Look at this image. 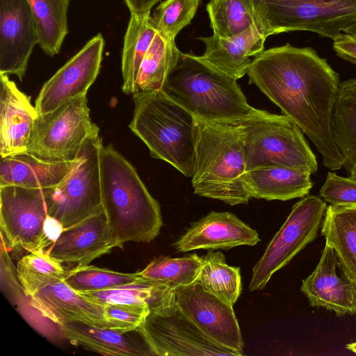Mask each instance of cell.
<instances>
[{
	"mask_svg": "<svg viewBox=\"0 0 356 356\" xmlns=\"http://www.w3.org/2000/svg\"><path fill=\"white\" fill-rule=\"evenodd\" d=\"M74 160H49L28 152L1 157L0 186L53 188L65 178Z\"/></svg>",
	"mask_w": 356,
	"mask_h": 356,
	"instance_id": "cell-23",
	"label": "cell"
},
{
	"mask_svg": "<svg viewBox=\"0 0 356 356\" xmlns=\"http://www.w3.org/2000/svg\"><path fill=\"white\" fill-rule=\"evenodd\" d=\"M165 286L140 279L138 281L103 290L79 292L89 300L104 305L107 304H157L172 293Z\"/></svg>",
	"mask_w": 356,
	"mask_h": 356,
	"instance_id": "cell-33",
	"label": "cell"
},
{
	"mask_svg": "<svg viewBox=\"0 0 356 356\" xmlns=\"http://www.w3.org/2000/svg\"><path fill=\"white\" fill-rule=\"evenodd\" d=\"M321 234L334 250L346 280L356 286V206H328Z\"/></svg>",
	"mask_w": 356,
	"mask_h": 356,
	"instance_id": "cell-25",
	"label": "cell"
},
{
	"mask_svg": "<svg viewBox=\"0 0 356 356\" xmlns=\"http://www.w3.org/2000/svg\"><path fill=\"white\" fill-rule=\"evenodd\" d=\"M180 54L174 39L156 32L140 65L134 92L162 90Z\"/></svg>",
	"mask_w": 356,
	"mask_h": 356,
	"instance_id": "cell-28",
	"label": "cell"
},
{
	"mask_svg": "<svg viewBox=\"0 0 356 356\" xmlns=\"http://www.w3.org/2000/svg\"><path fill=\"white\" fill-rule=\"evenodd\" d=\"M260 238L256 230L228 211H211L193 222L174 243L178 252L191 250H228L254 246Z\"/></svg>",
	"mask_w": 356,
	"mask_h": 356,
	"instance_id": "cell-17",
	"label": "cell"
},
{
	"mask_svg": "<svg viewBox=\"0 0 356 356\" xmlns=\"http://www.w3.org/2000/svg\"><path fill=\"white\" fill-rule=\"evenodd\" d=\"M213 250H209L201 257L202 265L195 282L233 306L242 291L240 268L229 266L225 255Z\"/></svg>",
	"mask_w": 356,
	"mask_h": 356,
	"instance_id": "cell-30",
	"label": "cell"
},
{
	"mask_svg": "<svg viewBox=\"0 0 356 356\" xmlns=\"http://www.w3.org/2000/svg\"><path fill=\"white\" fill-rule=\"evenodd\" d=\"M194 193L230 205L248 204L246 157L240 124L195 117Z\"/></svg>",
	"mask_w": 356,
	"mask_h": 356,
	"instance_id": "cell-3",
	"label": "cell"
},
{
	"mask_svg": "<svg viewBox=\"0 0 356 356\" xmlns=\"http://www.w3.org/2000/svg\"><path fill=\"white\" fill-rule=\"evenodd\" d=\"M97 127L91 121L86 95H83L38 115L26 152L49 160L73 161Z\"/></svg>",
	"mask_w": 356,
	"mask_h": 356,
	"instance_id": "cell-11",
	"label": "cell"
},
{
	"mask_svg": "<svg viewBox=\"0 0 356 356\" xmlns=\"http://www.w3.org/2000/svg\"><path fill=\"white\" fill-rule=\"evenodd\" d=\"M100 169L102 207L115 247L153 241L163 226L160 205L134 166L109 144L101 147Z\"/></svg>",
	"mask_w": 356,
	"mask_h": 356,
	"instance_id": "cell-2",
	"label": "cell"
},
{
	"mask_svg": "<svg viewBox=\"0 0 356 356\" xmlns=\"http://www.w3.org/2000/svg\"><path fill=\"white\" fill-rule=\"evenodd\" d=\"M243 130L247 171L281 166L312 175L318 162L300 127L286 115L254 108L238 122Z\"/></svg>",
	"mask_w": 356,
	"mask_h": 356,
	"instance_id": "cell-6",
	"label": "cell"
},
{
	"mask_svg": "<svg viewBox=\"0 0 356 356\" xmlns=\"http://www.w3.org/2000/svg\"><path fill=\"white\" fill-rule=\"evenodd\" d=\"M17 273L26 297L30 298L41 288L63 280L66 271L60 263L42 250L24 256L17 263Z\"/></svg>",
	"mask_w": 356,
	"mask_h": 356,
	"instance_id": "cell-34",
	"label": "cell"
},
{
	"mask_svg": "<svg viewBox=\"0 0 356 356\" xmlns=\"http://www.w3.org/2000/svg\"><path fill=\"white\" fill-rule=\"evenodd\" d=\"M63 229V225L57 219L47 216L44 225V232L49 245L58 239Z\"/></svg>",
	"mask_w": 356,
	"mask_h": 356,
	"instance_id": "cell-41",
	"label": "cell"
},
{
	"mask_svg": "<svg viewBox=\"0 0 356 356\" xmlns=\"http://www.w3.org/2000/svg\"><path fill=\"white\" fill-rule=\"evenodd\" d=\"M264 34L308 31L334 39L356 22V0H252Z\"/></svg>",
	"mask_w": 356,
	"mask_h": 356,
	"instance_id": "cell-7",
	"label": "cell"
},
{
	"mask_svg": "<svg viewBox=\"0 0 356 356\" xmlns=\"http://www.w3.org/2000/svg\"><path fill=\"white\" fill-rule=\"evenodd\" d=\"M319 194L333 206H356V179L328 172Z\"/></svg>",
	"mask_w": 356,
	"mask_h": 356,
	"instance_id": "cell-38",
	"label": "cell"
},
{
	"mask_svg": "<svg viewBox=\"0 0 356 356\" xmlns=\"http://www.w3.org/2000/svg\"><path fill=\"white\" fill-rule=\"evenodd\" d=\"M103 306L105 318L112 327L123 331L140 327L149 313L148 304H107Z\"/></svg>",
	"mask_w": 356,
	"mask_h": 356,
	"instance_id": "cell-37",
	"label": "cell"
},
{
	"mask_svg": "<svg viewBox=\"0 0 356 356\" xmlns=\"http://www.w3.org/2000/svg\"><path fill=\"white\" fill-rule=\"evenodd\" d=\"M49 189L0 186L1 236L9 248L31 252L49 246L44 232Z\"/></svg>",
	"mask_w": 356,
	"mask_h": 356,
	"instance_id": "cell-12",
	"label": "cell"
},
{
	"mask_svg": "<svg viewBox=\"0 0 356 356\" xmlns=\"http://www.w3.org/2000/svg\"><path fill=\"white\" fill-rule=\"evenodd\" d=\"M156 32L150 13H131L122 55L124 93L133 94L140 65Z\"/></svg>",
	"mask_w": 356,
	"mask_h": 356,
	"instance_id": "cell-27",
	"label": "cell"
},
{
	"mask_svg": "<svg viewBox=\"0 0 356 356\" xmlns=\"http://www.w3.org/2000/svg\"><path fill=\"white\" fill-rule=\"evenodd\" d=\"M140 279L138 273H124L86 265L66 271L63 280L76 291L85 292L127 284Z\"/></svg>",
	"mask_w": 356,
	"mask_h": 356,
	"instance_id": "cell-35",
	"label": "cell"
},
{
	"mask_svg": "<svg viewBox=\"0 0 356 356\" xmlns=\"http://www.w3.org/2000/svg\"><path fill=\"white\" fill-rule=\"evenodd\" d=\"M99 129H95L80 148L70 170L56 186L49 188L48 216L64 228L102 208Z\"/></svg>",
	"mask_w": 356,
	"mask_h": 356,
	"instance_id": "cell-8",
	"label": "cell"
},
{
	"mask_svg": "<svg viewBox=\"0 0 356 356\" xmlns=\"http://www.w3.org/2000/svg\"><path fill=\"white\" fill-rule=\"evenodd\" d=\"M334 250L325 244L315 270L302 280L300 291L312 307H323L338 316L356 314V286L337 275Z\"/></svg>",
	"mask_w": 356,
	"mask_h": 356,
	"instance_id": "cell-19",
	"label": "cell"
},
{
	"mask_svg": "<svg viewBox=\"0 0 356 356\" xmlns=\"http://www.w3.org/2000/svg\"><path fill=\"white\" fill-rule=\"evenodd\" d=\"M104 47V38L99 33L44 83L35 100L38 115L86 95L99 72Z\"/></svg>",
	"mask_w": 356,
	"mask_h": 356,
	"instance_id": "cell-14",
	"label": "cell"
},
{
	"mask_svg": "<svg viewBox=\"0 0 356 356\" xmlns=\"http://www.w3.org/2000/svg\"><path fill=\"white\" fill-rule=\"evenodd\" d=\"M115 248L103 207L84 220L64 228L58 239L44 250L59 263L75 267L92 260Z\"/></svg>",
	"mask_w": 356,
	"mask_h": 356,
	"instance_id": "cell-16",
	"label": "cell"
},
{
	"mask_svg": "<svg viewBox=\"0 0 356 356\" xmlns=\"http://www.w3.org/2000/svg\"><path fill=\"white\" fill-rule=\"evenodd\" d=\"M237 80L181 52L162 91L194 117L207 121L238 124L254 109Z\"/></svg>",
	"mask_w": 356,
	"mask_h": 356,
	"instance_id": "cell-4",
	"label": "cell"
},
{
	"mask_svg": "<svg viewBox=\"0 0 356 356\" xmlns=\"http://www.w3.org/2000/svg\"><path fill=\"white\" fill-rule=\"evenodd\" d=\"M311 175L296 169L268 166L247 171L245 182L251 197L286 201L309 193L313 186Z\"/></svg>",
	"mask_w": 356,
	"mask_h": 356,
	"instance_id": "cell-24",
	"label": "cell"
},
{
	"mask_svg": "<svg viewBox=\"0 0 356 356\" xmlns=\"http://www.w3.org/2000/svg\"><path fill=\"white\" fill-rule=\"evenodd\" d=\"M160 0H124L131 13L145 14L150 13L152 8Z\"/></svg>",
	"mask_w": 356,
	"mask_h": 356,
	"instance_id": "cell-42",
	"label": "cell"
},
{
	"mask_svg": "<svg viewBox=\"0 0 356 356\" xmlns=\"http://www.w3.org/2000/svg\"><path fill=\"white\" fill-rule=\"evenodd\" d=\"M346 348L356 354V342L347 344Z\"/></svg>",
	"mask_w": 356,
	"mask_h": 356,
	"instance_id": "cell-44",
	"label": "cell"
},
{
	"mask_svg": "<svg viewBox=\"0 0 356 356\" xmlns=\"http://www.w3.org/2000/svg\"><path fill=\"white\" fill-rule=\"evenodd\" d=\"M333 40V49L338 56L356 65V35L343 32Z\"/></svg>",
	"mask_w": 356,
	"mask_h": 356,
	"instance_id": "cell-40",
	"label": "cell"
},
{
	"mask_svg": "<svg viewBox=\"0 0 356 356\" xmlns=\"http://www.w3.org/2000/svg\"><path fill=\"white\" fill-rule=\"evenodd\" d=\"M130 129L150 155L166 161L186 177L193 169L195 117L162 90L133 93Z\"/></svg>",
	"mask_w": 356,
	"mask_h": 356,
	"instance_id": "cell-5",
	"label": "cell"
},
{
	"mask_svg": "<svg viewBox=\"0 0 356 356\" xmlns=\"http://www.w3.org/2000/svg\"><path fill=\"white\" fill-rule=\"evenodd\" d=\"M39 44L28 0H0V73L25 75L33 48Z\"/></svg>",
	"mask_w": 356,
	"mask_h": 356,
	"instance_id": "cell-15",
	"label": "cell"
},
{
	"mask_svg": "<svg viewBox=\"0 0 356 356\" xmlns=\"http://www.w3.org/2000/svg\"><path fill=\"white\" fill-rule=\"evenodd\" d=\"M29 298L33 308L58 325L66 322L80 321L113 328L105 318L103 305L86 298L64 280L41 288Z\"/></svg>",
	"mask_w": 356,
	"mask_h": 356,
	"instance_id": "cell-21",
	"label": "cell"
},
{
	"mask_svg": "<svg viewBox=\"0 0 356 356\" xmlns=\"http://www.w3.org/2000/svg\"><path fill=\"white\" fill-rule=\"evenodd\" d=\"M37 25L39 45L49 56L60 52L68 33L67 10L70 0H28Z\"/></svg>",
	"mask_w": 356,
	"mask_h": 356,
	"instance_id": "cell-29",
	"label": "cell"
},
{
	"mask_svg": "<svg viewBox=\"0 0 356 356\" xmlns=\"http://www.w3.org/2000/svg\"><path fill=\"white\" fill-rule=\"evenodd\" d=\"M267 36L258 22L244 31L229 38H223L215 35L200 37L206 46L203 55L197 58L218 71L236 80L247 74L255 57L264 51Z\"/></svg>",
	"mask_w": 356,
	"mask_h": 356,
	"instance_id": "cell-20",
	"label": "cell"
},
{
	"mask_svg": "<svg viewBox=\"0 0 356 356\" xmlns=\"http://www.w3.org/2000/svg\"><path fill=\"white\" fill-rule=\"evenodd\" d=\"M213 35L227 38L257 22L252 0H210L207 4Z\"/></svg>",
	"mask_w": 356,
	"mask_h": 356,
	"instance_id": "cell-32",
	"label": "cell"
},
{
	"mask_svg": "<svg viewBox=\"0 0 356 356\" xmlns=\"http://www.w3.org/2000/svg\"><path fill=\"white\" fill-rule=\"evenodd\" d=\"M38 114L30 98L0 73V155L26 152Z\"/></svg>",
	"mask_w": 356,
	"mask_h": 356,
	"instance_id": "cell-18",
	"label": "cell"
},
{
	"mask_svg": "<svg viewBox=\"0 0 356 356\" xmlns=\"http://www.w3.org/2000/svg\"><path fill=\"white\" fill-rule=\"evenodd\" d=\"M60 333L72 343L106 355H156L141 327L123 331L80 321L58 325Z\"/></svg>",
	"mask_w": 356,
	"mask_h": 356,
	"instance_id": "cell-22",
	"label": "cell"
},
{
	"mask_svg": "<svg viewBox=\"0 0 356 356\" xmlns=\"http://www.w3.org/2000/svg\"><path fill=\"white\" fill-rule=\"evenodd\" d=\"M1 239V284L2 291L12 300L26 296L19 280L17 269L10 260L7 245L2 236Z\"/></svg>",
	"mask_w": 356,
	"mask_h": 356,
	"instance_id": "cell-39",
	"label": "cell"
},
{
	"mask_svg": "<svg viewBox=\"0 0 356 356\" xmlns=\"http://www.w3.org/2000/svg\"><path fill=\"white\" fill-rule=\"evenodd\" d=\"M247 74L284 115L308 136L331 170L343 160L332 134V115L339 75L311 47L289 44L263 51L252 60Z\"/></svg>",
	"mask_w": 356,
	"mask_h": 356,
	"instance_id": "cell-1",
	"label": "cell"
},
{
	"mask_svg": "<svg viewBox=\"0 0 356 356\" xmlns=\"http://www.w3.org/2000/svg\"><path fill=\"white\" fill-rule=\"evenodd\" d=\"M332 127L343 167L350 177L356 179V78L340 83Z\"/></svg>",
	"mask_w": 356,
	"mask_h": 356,
	"instance_id": "cell-26",
	"label": "cell"
},
{
	"mask_svg": "<svg viewBox=\"0 0 356 356\" xmlns=\"http://www.w3.org/2000/svg\"><path fill=\"white\" fill-rule=\"evenodd\" d=\"M201 265V257L195 253L179 258L161 255L137 273L143 280L175 291L181 286L195 282Z\"/></svg>",
	"mask_w": 356,
	"mask_h": 356,
	"instance_id": "cell-31",
	"label": "cell"
},
{
	"mask_svg": "<svg viewBox=\"0 0 356 356\" xmlns=\"http://www.w3.org/2000/svg\"><path fill=\"white\" fill-rule=\"evenodd\" d=\"M181 311L211 339L243 355L244 341L233 306L195 282L173 291Z\"/></svg>",
	"mask_w": 356,
	"mask_h": 356,
	"instance_id": "cell-13",
	"label": "cell"
},
{
	"mask_svg": "<svg viewBox=\"0 0 356 356\" xmlns=\"http://www.w3.org/2000/svg\"><path fill=\"white\" fill-rule=\"evenodd\" d=\"M140 327L156 355L240 356L207 337L179 307L173 292L149 307V313Z\"/></svg>",
	"mask_w": 356,
	"mask_h": 356,
	"instance_id": "cell-9",
	"label": "cell"
},
{
	"mask_svg": "<svg viewBox=\"0 0 356 356\" xmlns=\"http://www.w3.org/2000/svg\"><path fill=\"white\" fill-rule=\"evenodd\" d=\"M326 203L310 195L298 201L286 221L268 244L252 268L250 291L265 288L272 275L286 265L318 235Z\"/></svg>",
	"mask_w": 356,
	"mask_h": 356,
	"instance_id": "cell-10",
	"label": "cell"
},
{
	"mask_svg": "<svg viewBox=\"0 0 356 356\" xmlns=\"http://www.w3.org/2000/svg\"><path fill=\"white\" fill-rule=\"evenodd\" d=\"M200 0H165L161 2L151 16L156 31L168 39L177 35L194 17Z\"/></svg>",
	"mask_w": 356,
	"mask_h": 356,
	"instance_id": "cell-36",
	"label": "cell"
},
{
	"mask_svg": "<svg viewBox=\"0 0 356 356\" xmlns=\"http://www.w3.org/2000/svg\"><path fill=\"white\" fill-rule=\"evenodd\" d=\"M343 33L356 35V22L343 31Z\"/></svg>",
	"mask_w": 356,
	"mask_h": 356,
	"instance_id": "cell-43",
	"label": "cell"
}]
</instances>
